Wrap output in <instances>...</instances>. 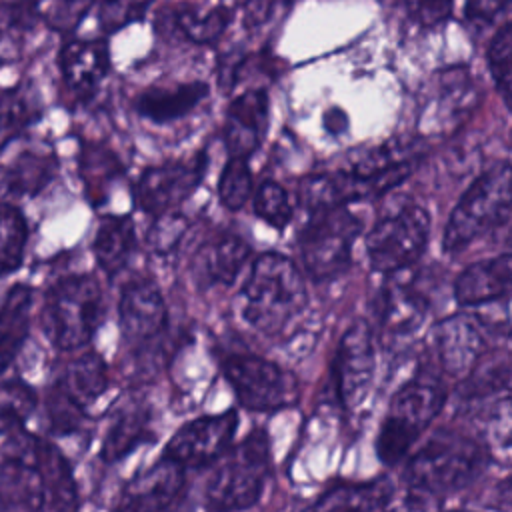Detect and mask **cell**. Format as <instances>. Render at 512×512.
Returning <instances> with one entry per match:
<instances>
[{"mask_svg": "<svg viewBox=\"0 0 512 512\" xmlns=\"http://www.w3.org/2000/svg\"><path fill=\"white\" fill-rule=\"evenodd\" d=\"M52 386L88 414V408L96 404L110 386L108 364L98 352H82L64 366Z\"/></svg>", "mask_w": 512, "mask_h": 512, "instance_id": "7402d4cb", "label": "cell"}, {"mask_svg": "<svg viewBox=\"0 0 512 512\" xmlns=\"http://www.w3.org/2000/svg\"><path fill=\"white\" fill-rule=\"evenodd\" d=\"M104 312L100 284L90 274L56 280L44 294L40 324L50 344L62 352L84 348L96 334Z\"/></svg>", "mask_w": 512, "mask_h": 512, "instance_id": "277c9868", "label": "cell"}, {"mask_svg": "<svg viewBox=\"0 0 512 512\" xmlns=\"http://www.w3.org/2000/svg\"><path fill=\"white\" fill-rule=\"evenodd\" d=\"M36 434L20 430L6 438L0 456V512H40V478L34 462Z\"/></svg>", "mask_w": 512, "mask_h": 512, "instance_id": "7c38bea8", "label": "cell"}, {"mask_svg": "<svg viewBox=\"0 0 512 512\" xmlns=\"http://www.w3.org/2000/svg\"><path fill=\"white\" fill-rule=\"evenodd\" d=\"M324 126H326L328 132L340 134V132L346 130L348 118H346V114H344L340 108H330V110L324 114Z\"/></svg>", "mask_w": 512, "mask_h": 512, "instance_id": "f6af8a7d", "label": "cell"}, {"mask_svg": "<svg viewBox=\"0 0 512 512\" xmlns=\"http://www.w3.org/2000/svg\"><path fill=\"white\" fill-rule=\"evenodd\" d=\"M410 16L422 26H436L450 16L452 0H402Z\"/></svg>", "mask_w": 512, "mask_h": 512, "instance_id": "b9f144b4", "label": "cell"}, {"mask_svg": "<svg viewBox=\"0 0 512 512\" xmlns=\"http://www.w3.org/2000/svg\"><path fill=\"white\" fill-rule=\"evenodd\" d=\"M44 406H46L48 426L54 434H74V432H78L82 428L86 416H88L84 410L74 406L54 386H50V390L46 392Z\"/></svg>", "mask_w": 512, "mask_h": 512, "instance_id": "74e56055", "label": "cell"}, {"mask_svg": "<svg viewBox=\"0 0 512 512\" xmlns=\"http://www.w3.org/2000/svg\"><path fill=\"white\" fill-rule=\"evenodd\" d=\"M34 462L40 478V512H78V486L72 466L60 448L38 436L34 444Z\"/></svg>", "mask_w": 512, "mask_h": 512, "instance_id": "e0dca14e", "label": "cell"}, {"mask_svg": "<svg viewBox=\"0 0 512 512\" xmlns=\"http://www.w3.org/2000/svg\"><path fill=\"white\" fill-rule=\"evenodd\" d=\"M152 416L142 404H126L114 416L102 438L100 458L106 464H116L134 448L152 440Z\"/></svg>", "mask_w": 512, "mask_h": 512, "instance_id": "cb8c5ba5", "label": "cell"}, {"mask_svg": "<svg viewBox=\"0 0 512 512\" xmlns=\"http://www.w3.org/2000/svg\"><path fill=\"white\" fill-rule=\"evenodd\" d=\"M268 114L270 104L264 90L252 88L232 100L224 126V142L230 158L248 160L256 152L268 128Z\"/></svg>", "mask_w": 512, "mask_h": 512, "instance_id": "ac0fdd59", "label": "cell"}, {"mask_svg": "<svg viewBox=\"0 0 512 512\" xmlns=\"http://www.w3.org/2000/svg\"><path fill=\"white\" fill-rule=\"evenodd\" d=\"M186 490V468L160 456L132 476L118 494L114 512H166Z\"/></svg>", "mask_w": 512, "mask_h": 512, "instance_id": "9a60e30c", "label": "cell"}, {"mask_svg": "<svg viewBox=\"0 0 512 512\" xmlns=\"http://www.w3.org/2000/svg\"><path fill=\"white\" fill-rule=\"evenodd\" d=\"M510 0H468L466 16L474 22H492L500 12L508 8Z\"/></svg>", "mask_w": 512, "mask_h": 512, "instance_id": "7bdbcfd3", "label": "cell"}, {"mask_svg": "<svg viewBox=\"0 0 512 512\" xmlns=\"http://www.w3.org/2000/svg\"><path fill=\"white\" fill-rule=\"evenodd\" d=\"M154 0H102L98 22L104 32H116L140 20Z\"/></svg>", "mask_w": 512, "mask_h": 512, "instance_id": "f35d334b", "label": "cell"}, {"mask_svg": "<svg viewBox=\"0 0 512 512\" xmlns=\"http://www.w3.org/2000/svg\"><path fill=\"white\" fill-rule=\"evenodd\" d=\"M178 30L192 42L208 44L220 38L230 22V12L224 6H216L208 12H198L192 8H182L176 12Z\"/></svg>", "mask_w": 512, "mask_h": 512, "instance_id": "836d02e7", "label": "cell"}, {"mask_svg": "<svg viewBox=\"0 0 512 512\" xmlns=\"http://www.w3.org/2000/svg\"><path fill=\"white\" fill-rule=\"evenodd\" d=\"M254 212L270 226L282 230L292 218V204L278 182L264 180L254 194Z\"/></svg>", "mask_w": 512, "mask_h": 512, "instance_id": "d590c367", "label": "cell"}, {"mask_svg": "<svg viewBox=\"0 0 512 512\" xmlns=\"http://www.w3.org/2000/svg\"><path fill=\"white\" fill-rule=\"evenodd\" d=\"M220 370L240 406L250 412H276L298 400L296 378L264 356L232 352L220 360Z\"/></svg>", "mask_w": 512, "mask_h": 512, "instance_id": "52a82bcc", "label": "cell"}, {"mask_svg": "<svg viewBox=\"0 0 512 512\" xmlns=\"http://www.w3.org/2000/svg\"><path fill=\"white\" fill-rule=\"evenodd\" d=\"M186 218L182 214H162L158 216V220L154 222V226L150 228L148 234V242L152 246L154 252H168L174 246H178L180 238L186 232Z\"/></svg>", "mask_w": 512, "mask_h": 512, "instance_id": "60d3db41", "label": "cell"}, {"mask_svg": "<svg viewBox=\"0 0 512 512\" xmlns=\"http://www.w3.org/2000/svg\"><path fill=\"white\" fill-rule=\"evenodd\" d=\"M94 0H48V8L42 14L50 28L58 32H70L86 16Z\"/></svg>", "mask_w": 512, "mask_h": 512, "instance_id": "ab89813d", "label": "cell"}, {"mask_svg": "<svg viewBox=\"0 0 512 512\" xmlns=\"http://www.w3.org/2000/svg\"><path fill=\"white\" fill-rule=\"evenodd\" d=\"M238 430L236 410L198 416L180 426L164 446L162 456L182 468H202L216 462L232 444Z\"/></svg>", "mask_w": 512, "mask_h": 512, "instance_id": "8fae6325", "label": "cell"}, {"mask_svg": "<svg viewBox=\"0 0 512 512\" xmlns=\"http://www.w3.org/2000/svg\"><path fill=\"white\" fill-rule=\"evenodd\" d=\"M42 112L36 90L24 82L0 92V152L20 138Z\"/></svg>", "mask_w": 512, "mask_h": 512, "instance_id": "f1b7e54d", "label": "cell"}, {"mask_svg": "<svg viewBox=\"0 0 512 512\" xmlns=\"http://www.w3.org/2000/svg\"><path fill=\"white\" fill-rule=\"evenodd\" d=\"M374 372L376 354L372 330L366 320H354L342 334L332 364V384L338 402L348 410L358 408L372 388Z\"/></svg>", "mask_w": 512, "mask_h": 512, "instance_id": "30bf717a", "label": "cell"}, {"mask_svg": "<svg viewBox=\"0 0 512 512\" xmlns=\"http://www.w3.org/2000/svg\"><path fill=\"white\" fill-rule=\"evenodd\" d=\"M204 168L206 156L200 152L192 158L170 160L144 170L136 184L138 206L154 216L172 212L196 190L204 176Z\"/></svg>", "mask_w": 512, "mask_h": 512, "instance_id": "4fadbf2b", "label": "cell"}, {"mask_svg": "<svg viewBox=\"0 0 512 512\" xmlns=\"http://www.w3.org/2000/svg\"><path fill=\"white\" fill-rule=\"evenodd\" d=\"M208 96L204 82H186L172 88H150L136 100L138 112L158 124H166L190 114Z\"/></svg>", "mask_w": 512, "mask_h": 512, "instance_id": "484cf974", "label": "cell"}, {"mask_svg": "<svg viewBox=\"0 0 512 512\" xmlns=\"http://www.w3.org/2000/svg\"><path fill=\"white\" fill-rule=\"evenodd\" d=\"M276 0H246V8H244V22L246 26L254 28L264 24L274 8Z\"/></svg>", "mask_w": 512, "mask_h": 512, "instance_id": "ee69618b", "label": "cell"}, {"mask_svg": "<svg viewBox=\"0 0 512 512\" xmlns=\"http://www.w3.org/2000/svg\"><path fill=\"white\" fill-rule=\"evenodd\" d=\"M240 296L242 318L266 336L284 332L308 302L300 270L276 252H266L254 260Z\"/></svg>", "mask_w": 512, "mask_h": 512, "instance_id": "7a4b0ae2", "label": "cell"}, {"mask_svg": "<svg viewBox=\"0 0 512 512\" xmlns=\"http://www.w3.org/2000/svg\"><path fill=\"white\" fill-rule=\"evenodd\" d=\"M60 72L66 88L78 98H90L110 70L104 40H68L60 50Z\"/></svg>", "mask_w": 512, "mask_h": 512, "instance_id": "d6986e66", "label": "cell"}, {"mask_svg": "<svg viewBox=\"0 0 512 512\" xmlns=\"http://www.w3.org/2000/svg\"><path fill=\"white\" fill-rule=\"evenodd\" d=\"M250 258V246L234 236L222 234L200 252V264L208 282L230 286Z\"/></svg>", "mask_w": 512, "mask_h": 512, "instance_id": "4dcf8cb0", "label": "cell"}, {"mask_svg": "<svg viewBox=\"0 0 512 512\" xmlns=\"http://www.w3.org/2000/svg\"><path fill=\"white\" fill-rule=\"evenodd\" d=\"M512 260L510 254H500L490 260L474 262L464 268L454 282V298L460 306H482L510 292Z\"/></svg>", "mask_w": 512, "mask_h": 512, "instance_id": "ffe728a7", "label": "cell"}, {"mask_svg": "<svg viewBox=\"0 0 512 512\" xmlns=\"http://www.w3.org/2000/svg\"><path fill=\"white\" fill-rule=\"evenodd\" d=\"M430 234L428 212L406 204L382 216L366 236V254L374 270L394 274L420 258Z\"/></svg>", "mask_w": 512, "mask_h": 512, "instance_id": "9c48e42d", "label": "cell"}, {"mask_svg": "<svg viewBox=\"0 0 512 512\" xmlns=\"http://www.w3.org/2000/svg\"><path fill=\"white\" fill-rule=\"evenodd\" d=\"M362 222L346 206L312 212L300 234V256L314 280H328L342 274L350 264L352 244Z\"/></svg>", "mask_w": 512, "mask_h": 512, "instance_id": "ba28073f", "label": "cell"}, {"mask_svg": "<svg viewBox=\"0 0 512 512\" xmlns=\"http://www.w3.org/2000/svg\"><path fill=\"white\" fill-rule=\"evenodd\" d=\"M512 208V178L510 164L498 166L480 174L454 206L444 230L442 246L446 252H458L490 228L508 222Z\"/></svg>", "mask_w": 512, "mask_h": 512, "instance_id": "8992f818", "label": "cell"}, {"mask_svg": "<svg viewBox=\"0 0 512 512\" xmlns=\"http://www.w3.org/2000/svg\"><path fill=\"white\" fill-rule=\"evenodd\" d=\"M452 512H472V510H452Z\"/></svg>", "mask_w": 512, "mask_h": 512, "instance_id": "bcb514c9", "label": "cell"}, {"mask_svg": "<svg viewBox=\"0 0 512 512\" xmlns=\"http://www.w3.org/2000/svg\"><path fill=\"white\" fill-rule=\"evenodd\" d=\"M252 174L248 168V160L244 158H230L220 174L218 182V196L220 202L228 210H238L246 204L252 196Z\"/></svg>", "mask_w": 512, "mask_h": 512, "instance_id": "e575fe53", "label": "cell"}, {"mask_svg": "<svg viewBox=\"0 0 512 512\" xmlns=\"http://www.w3.org/2000/svg\"><path fill=\"white\" fill-rule=\"evenodd\" d=\"M426 312L428 300L408 284L390 282L382 292L380 322L390 336L402 338L414 334L424 322Z\"/></svg>", "mask_w": 512, "mask_h": 512, "instance_id": "4316f807", "label": "cell"}, {"mask_svg": "<svg viewBox=\"0 0 512 512\" xmlns=\"http://www.w3.org/2000/svg\"><path fill=\"white\" fill-rule=\"evenodd\" d=\"M34 304V290L28 284H14L0 306V374L16 360L28 332Z\"/></svg>", "mask_w": 512, "mask_h": 512, "instance_id": "d4e9b609", "label": "cell"}, {"mask_svg": "<svg viewBox=\"0 0 512 512\" xmlns=\"http://www.w3.org/2000/svg\"><path fill=\"white\" fill-rule=\"evenodd\" d=\"M272 452L264 428H254L240 442L230 444L216 460L204 490L210 512H244L252 508L270 478Z\"/></svg>", "mask_w": 512, "mask_h": 512, "instance_id": "3957f363", "label": "cell"}, {"mask_svg": "<svg viewBox=\"0 0 512 512\" xmlns=\"http://www.w3.org/2000/svg\"><path fill=\"white\" fill-rule=\"evenodd\" d=\"M38 406L36 390L18 380H2L0 382V436H12L24 430L26 420Z\"/></svg>", "mask_w": 512, "mask_h": 512, "instance_id": "d6a6232c", "label": "cell"}, {"mask_svg": "<svg viewBox=\"0 0 512 512\" xmlns=\"http://www.w3.org/2000/svg\"><path fill=\"white\" fill-rule=\"evenodd\" d=\"M122 336L130 344H144L166 328V304L158 286L148 278L132 280L122 288L118 302Z\"/></svg>", "mask_w": 512, "mask_h": 512, "instance_id": "2e32d148", "label": "cell"}, {"mask_svg": "<svg viewBox=\"0 0 512 512\" xmlns=\"http://www.w3.org/2000/svg\"><path fill=\"white\" fill-rule=\"evenodd\" d=\"M394 498L386 478L366 482H340L322 492L302 512H382Z\"/></svg>", "mask_w": 512, "mask_h": 512, "instance_id": "603a6c76", "label": "cell"}, {"mask_svg": "<svg viewBox=\"0 0 512 512\" xmlns=\"http://www.w3.org/2000/svg\"><path fill=\"white\" fill-rule=\"evenodd\" d=\"M430 344L440 368L450 376H468L488 350L484 322L474 314L440 320L430 332Z\"/></svg>", "mask_w": 512, "mask_h": 512, "instance_id": "5bb4252c", "label": "cell"}, {"mask_svg": "<svg viewBox=\"0 0 512 512\" xmlns=\"http://www.w3.org/2000/svg\"><path fill=\"white\" fill-rule=\"evenodd\" d=\"M58 170L50 148H24L0 172V190L8 198H30L42 192Z\"/></svg>", "mask_w": 512, "mask_h": 512, "instance_id": "44dd1931", "label": "cell"}, {"mask_svg": "<svg viewBox=\"0 0 512 512\" xmlns=\"http://www.w3.org/2000/svg\"><path fill=\"white\" fill-rule=\"evenodd\" d=\"M446 404L438 380L412 378L390 398L376 436V454L386 466L398 464Z\"/></svg>", "mask_w": 512, "mask_h": 512, "instance_id": "5b68a950", "label": "cell"}, {"mask_svg": "<svg viewBox=\"0 0 512 512\" xmlns=\"http://www.w3.org/2000/svg\"><path fill=\"white\" fill-rule=\"evenodd\" d=\"M94 256L108 274H118L136 248V232L130 216H106L100 220L94 236Z\"/></svg>", "mask_w": 512, "mask_h": 512, "instance_id": "83f0119b", "label": "cell"}, {"mask_svg": "<svg viewBox=\"0 0 512 512\" xmlns=\"http://www.w3.org/2000/svg\"><path fill=\"white\" fill-rule=\"evenodd\" d=\"M512 24L506 22L488 46V66L492 78L506 102L510 106V72H512Z\"/></svg>", "mask_w": 512, "mask_h": 512, "instance_id": "8d00e7d4", "label": "cell"}, {"mask_svg": "<svg viewBox=\"0 0 512 512\" xmlns=\"http://www.w3.org/2000/svg\"><path fill=\"white\" fill-rule=\"evenodd\" d=\"M26 244L28 224L22 210L12 202H0V278L22 266Z\"/></svg>", "mask_w": 512, "mask_h": 512, "instance_id": "1f68e13d", "label": "cell"}, {"mask_svg": "<svg viewBox=\"0 0 512 512\" xmlns=\"http://www.w3.org/2000/svg\"><path fill=\"white\" fill-rule=\"evenodd\" d=\"M488 450L472 436L456 430L434 432L404 468L408 494L440 500L470 486L488 466Z\"/></svg>", "mask_w": 512, "mask_h": 512, "instance_id": "6da1fadb", "label": "cell"}, {"mask_svg": "<svg viewBox=\"0 0 512 512\" xmlns=\"http://www.w3.org/2000/svg\"><path fill=\"white\" fill-rule=\"evenodd\" d=\"M40 18L42 10L36 0L0 2V66L20 58L26 36Z\"/></svg>", "mask_w": 512, "mask_h": 512, "instance_id": "f546056e", "label": "cell"}]
</instances>
